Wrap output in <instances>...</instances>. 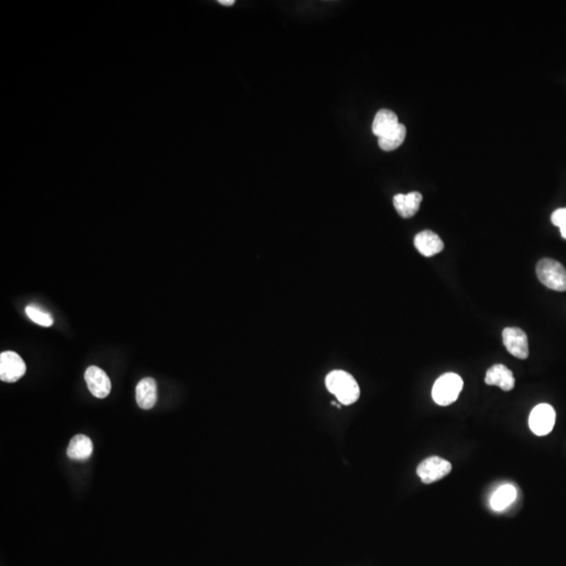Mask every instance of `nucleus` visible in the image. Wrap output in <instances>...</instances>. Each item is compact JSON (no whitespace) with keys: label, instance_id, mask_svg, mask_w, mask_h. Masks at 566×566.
Returning a JSON list of instances; mask_svg holds the SVG:
<instances>
[{"label":"nucleus","instance_id":"4","mask_svg":"<svg viewBox=\"0 0 566 566\" xmlns=\"http://www.w3.org/2000/svg\"><path fill=\"white\" fill-rule=\"evenodd\" d=\"M555 423H556V413L551 405H537L529 415V428L538 436H544L552 432Z\"/></svg>","mask_w":566,"mask_h":566},{"label":"nucleus","instance_id":"13","mask_svg":"<svg viewBox=\"0 0 566 566\" xmlns=\"http://www.w3.org/2000/svg\"><path fill=\"white\" fill-rule=\"evenodd\" d=\"M94 445L87 435L78 434L70 439L66 453L70 460H87L93 454Z\"/></svg>","mask_w":566,"mask_h":566},{"label":"nucleus","instance_id":"8","mask_svg":"<svg viewBox=\"0 0 566 566\" xmlns=\"http://www.w3.org/2000/svg\"><path fill=\"white\" fill-rule=\"evenodd\" d=\"M87 387L94 396L104 398L111 394V382L106 372L96 366L87 368L84 375Z\"/></svg>","mask_w":566,"mask_h":566},{"label":"nucleus","instance_id":"1","mask_svg":"<svg viewBox=\"0 0 566 566\" xmlns=\"http://www.w3.org/2000/svg\"><path fill=\"white\" fill-rule=\"evenodd\" d=\"M325 386L330 394L345 406L353 404L360 398V387L355 377L344 370H334L327 375Z\"/></svg>","mask_w":566,"mask_h":566},{"label":"nucleus","instance_id":"14","mask_svg":"<svg viewBox=\"0 0 566 566\" xmlns=\"http://www.w3.org/2000/svg\"><path fill=\"white\" fill-rule=\"evenodd\" d=\"M400 124L398 115L389 109H381L377 111L374 122H372V132L377 138L385 136L388 132Z\"/></svg>","mask_w":566,"mask_h":566},{"label":"nucleus","instance_id":"3","mask_svg":"<svg viewBox=\"0 0 566 566\" xmlns=\"http://www.w3.org/2000/svg\"><path fill=\"white\" fill-rule=\"evenodd\" d=\"M538 278L542 284L557 291H566V270L557 260L543 258L538 263L536 268Z\"/></svg>","mask_w":566,"mask_h":566},{"label":"nucleus","instance_id":"15","mask_svg":"<svg viewBox=\"0 0 566 566\" xmlns=\"http://www.w3.org/2000/svg\"><path fill=\"white\" fill-rule=\"evenodd\" d=\"M517 491L512 484L499 486L491 497L490 505L494 511L501 512L509 508L515 501Z\"/></svg>","mask_w":566,"mask_h":566},{"label":"nucleus","instance_id":"19","mask_svg":"<svg viewBox=\"0 0 566 566\" xmlns=\"http://www.w3.org/2000/svg\"><path fill=\"white\" fill-rule=\"evenodd\" d=\"M218 4H222V6H233L235 4L234 0H220Z\"/></svg>","mask_w":566,"mask_h":566},{"label":"nucleus","instance_id":"20","mask_svg":"<svg viewBox=\"0 0 566 566\" xmlns=\"http://www.w3.org/2000/svg\"><path fill=\"white\" fill-rule=\"evenodd\" d=\"M561 236L566 239V225L560 228Z\"/></svg>","mask_w":566,"mask_h":566},{"label":"nucleus","instance_id":"12","mask_svg":"<svg viewBox=\"0 0 566 566\" xmlns=\"http://www.w3.org/2000/svg\"><path fill=\"white\" fill-rule=\"evenodd\" d=\"M137 403L142 409H151L156 405L158 394H156V382L152 377H145L139 382L136 390Z\"/></svg>","mask_w":566,"mask_h":566},{"label":"nucleus","instance_id":"6","mask_svg":"<svg viewBox=\"0 0 566 566\" xmlns=\"http://www.w3.org/2000/svg\"><path fill=\"white\" fill-rule=\"evenodd\" d=\"M27 366L18 353L4 351L0 355V379L14 383L25 376Z\"/></svg>","mask_w":566,"mask_h":566},{"label":"nucleus","instance_id":"5","mask_svg":"<svg viewBox=\"0 0 566 566\" xmlns=\"http://www.w3.org/2000/svg\"><path fill=\"white\" fill-rule=\"evenodd\" d=\"M451 471L452 465L439 456L426 458L417 469V475L422 482L427 484L443 479Z\"/></svg>","mask_w":566,"mask_h":566},{"label":"nucleus","instance_id":"7","mask_svg":"<svg viewBox=\"0 0 566 566\" xmlns=\"http://www.w3.org/2000/svg\"><path fill=\"white\" fill-rule=\"evenodd\" d=\"M503 344L512 356L524 360L529 357V340L522 329L507 327L503 332Z\"/></svg>","mask_w":566,"mask_h":566},{"label":"nucleus","instance_id":"17","mask_svg":"<svg viewBox=\"0 0 566 566\" xmlns=\"http://www.w3.org/2000/svg\"><path fill=\"white\" fill-rule=\"evenodd\" d=\"M25 313H27V317H29V318L31 319L33 322H35L36 325H42V327H49L53 325V317H51V315L47 314V313L44 312V310H39L38 308H35V306H27V308H25Z\"/></svg>","mask_w":566,"mask_h":566},{"label":"nucleus","instance_id":"10","mask_svg":"<svg viewBox=\"0 0 566 566\" xmlns=\"http://www.w3.org/2000/svg\"><path fill=\"white\" fill-rule=\"evenodd\" d=\"M423 196L420 192L408 194H396L394 197V206L403 218H410L419 212Z\"/></svg>","mask_w":566,"mask_h":566},{"label":"nucleus","instance_id":"11","mask_svg":"<svg viewBox=\"0 0 566 566\" xmlns=\"http://www.w3.org/2000/svg\"><path fill=\"white\" fill-rule=\"evenodd\" d=\"M415 246L417 250L424 257L434 256L444 250L443 240L432 231H423L415 237Z\"/></svg>","mask_w":566,"mask_h":566},{"label":"nucleus","instance_id":"16","mask_svg":"<svg viewBox=\"0 0 566 566\" xmlns=\"http://www.w3.org/2000/svg\"><path fill=\"white\" fill-rule=\"evenodd\" d=\"M407 130L403 124H398L394 130L379 138V146L384 151H392L400 147L406 138Z\"/></svg>","mask_w":566,"mask_h":566},{"label":"nucleus","instance_id":"18","mask_svg":"<svg viewBox=\"0 0 566 566\" xmlns=\"http://www.w3.org/2000/svg\"><path fill=\"white\" fill-rule=\"evenodd\" d=\"M552 222L559 229L566 225V208H561V209L553 212Z\"/></svg>","mask_w":566,"mask_h":566},{"label":"nucleus","instance_id":"9","mask_svg":"<svg viewBox=\"0 0 566 566\" xmlns=\"http://www.w3.org/2000/svg\"><path fill=\"white\" fill-rule=\"evenodd\" d=\"M484 382L490 386H498L505 391H511L515 387V377L513 372L503 364H496L489 368Z\"/></svg>","mask_w":566,"mask_h":566},{"label":"nucleus","instance_id":"2","mask_svg":"<svg viewBox=\"0 0 566 566\" xmlns=\"http://www.w3.org/2000/svg\"><path fill=\"white\" fill-rule=\"evenodd\" d=\"M464 387V381L456 374L443 375L436 379L432 388L433 401L439 406H448L458 400Z\"/></svg>","mask_w":566,"mask_h":566}]
</instances>
